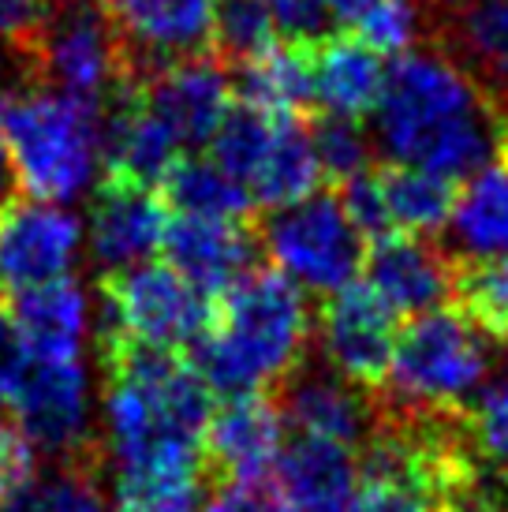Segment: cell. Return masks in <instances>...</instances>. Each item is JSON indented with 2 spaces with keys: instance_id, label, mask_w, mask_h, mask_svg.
<instances>
[{
  "instance_id": "cell-1",
  "label": "cell",
  "mask_w": 508,
  "mask_h": 512,
  "mask_svg": "<svg viewBox=\"0 0 508 512\" xmlns=\"http://www.w3.org/2000/svg\"><path fill=\"white\" fill-rule=\"evenodd\" d=\"M370 135L389 165L449 184L508 154V116L438 49H408L385 68Z\"/></svg>"
},
{
  "instance_id": "cell-2",
  "label": "cell",
  "mask_w": 508,
  "mask_h": 512,
  "mask_svg": "<svg viewBox=\"0 0 508 512\" xmlns=\"http://www.w3.org/2000/svg\"><path fill=\"white\" fill-rule=\"evenodd\" d=\"M105 430L116 468L206 464L213 393L191 359L146 344H101Z\"/></svg>"
},
{
  "instance_id": "cell-3",
  "label": "cell",
  "mask_w": 508,
  "mask_h": 512,
  "mask_svg": "<svg viewBox=\"0 0 508 512\" xmlns=\"http://www.w3.org/2000/svg\"><path fill=\"white\" fill-rule=\"evenodd\" d=\"M311 341V307L284 273L258 266L213 299V322L187 352L210 393L243 397L288 382Z\"/></svg>"
},
{
  "instance_id": "cell-4",
  "label": "cell",
  "mask_w": 508,
  "mask_h": 512,
  "mask_svg": "<svg viewBox=\"0 0 508 512\" xmlns=\"http://www.w3.org/2000/svg\"><path fill=\"white\" fill-rule=\"evenodd\" d=\"M494 374V348L464 311H430L411 318L396 337L378 408L396 419L449 423L471 412Z\"/></svg>"
},
{
  "instance_id": "cell-5",
  "label": "cell",
  "mask_w": 508,
  "mask_h": 512,
  "mask_svg": "<svg viewBox=\"0 0 508 512\" xmlns=\"http://www.w3.org/2000/svg\"><path fill=\"white\" fill-rule=\"evenodd\" d=\"M0 139L34 202L79 199L101 161V109L49 86L0 90Z\"/></svg>"
},
{
  "instance_id": "cell-6",
  "label": "cell",
  "mask_w": 508,
  "mask_h": 512,
  "mask_svg": "<svg viewBox=\"0 0 508 512\" xmlns=\"http://www.w3.org/2000/svg\"><path fill=\"white\" fill-rule=\"evenodd\" d=\"M213 322V299L169 262L101 277V344L131 341L157 352H191Z\"/></svg>"
},
{
  "instance_id": "cell-7",
  "label": "cell",
  "mask_w": 508,
  "mask_h": 512,
  "mask_svg": "<svg viewBox=\"0 0 508 512\" xmlns=\"http://www.w3.org/2000/svg\"><path fill=\"white\" fill-rule=\"evenodd\" d=\"M258 243L266 247L273 270L296 288L325 299L352 285L359 266L367 262L363 232L348 221L340 199L329 191L284 210H269L258 228Z\"/></svg>"
},
{
  "instance_id": "cell-8",
  "label": "cell",
  "mask_w": 508,
  "mask_h": 512,
  "mask_svg": "<svg viewBox=\"0 0 508 512\" xmlns=\"http://www.w3.org/2000/svg\"><path fill=\"white\" fill-rule=\"evenodd\" d=\"M30 60L38 64L49 90L90 101L98 109H105L116 86L131 75L120 30L98 8H71L60 19H49Z\"/></svg>"
},
{
  "instance_id": "cell-9",
  "label": "cell",
  "mask_w": 508,
  "mask_h": 512,
  "mask_svg": "<svg viewBox=\"0 0 508 512\" xmlns=\"http://www.w3.org/2000/svg\"><path fill=\"white\" fill-rule=\"evenodd\" d=\"M4 412L42 453H83L90 441V378L83 359H38L27 352V367L4 400Z\"/></svg>"
},
{
  "instance_id": "cell-10",
  "label": "cell",
  "mask_w": 508,
  "mask_h": 512,
  "mask_svg": "<svg viewBox=\"0 0 508 512\" xmlns=\"http://www.w3.org/2000/svg\"><path fill=\"white\" fill-rule=\"evenodd\" d=\"M396 311L370 285L352 281L325 299L318 314V341L329 370L359 389L385 385L396 352Z\"/></svg>"
},
{
  "instance_id": "cell-11",
  "label": "cell",
  "mask_w": 508,
  "mask_h": 512,
  "mask_svg": "<svg viewBox=\"0 0 508 512\" xmlns=\"http://www.w3.org/2000/svg\"><path fill=\"white\" fill-rule=\"evenodd\" d=\"M441 57L508 116V0H423Z\"/></svg>"
},
{
  "instance_id": "cell-12",
  "label": "cell",
  "mask_w": 508,
  "mask_h": 512,
  "mask_svg": "<svg viewBox=\"0 0 508 512\" xmlns=\"http://www.w3.org/2000/svg\"><path fill=\"white\" fill-rule=\"evenodd\" d=\"M79 217L53 202H12L0 214V288L23 292L64 281L79 255Z\"/></svg>"
},
{
  "instance_id": "cell-13",
  "label": "cell",
  "mask_w": 508,
  "mask_h": 512,
  "mask_svg": "<svg viewBox=\"0 0 508 512\" xmlns=\"http://www.w3.org/2000/svg\"><path fill=\"white\" fill-rule=\"evenodd\" d=\"M142 101L180 146H206L232 109V75L217 53L176 60L142 79Z\"/></svg>"
},
{
  "instance_id": "cell-14",
  "label": "cell",
  "mask_w": 508,
  "mask_h": 512,
  "mask_svg": "<svg viewBox=\"0 0 508 512\" xmlns=\"http://www.w3.org/2000/svg\"><path fill=\"white\" fill-rule=\"evenodd\" d=\"M284 415L269 393L225 397L206 427V468L225 483H266L284 449Z\"/></svg>"
},
{
  "instance_id": "cell-15",
  "label": "cell",
  "mask_w": 508,
  "mask_h": 512,
  "mask_svg": "<svg viewBox=\"0 0 508 512\" xmlns=\"http://www.w3.org/2000/svg\"><path fill=\"white\" fill-rule=\"evenodd\" d=\"M131 75H154L165 64L213 49L217 0H135L113 19Z\"/></svg>"
},
{
  "instance_id": "cell-16",
  "label": "cell",
  "mask_w": 508,
  "mask_h": 512,
  "mask_svg": "<svg viewBox=\"0 0 508 512\" xmlns=\"http://www.w3.org/2000/svg\"><path fill=\"white\" fill-rule=\"evenodd\" d=\"M367 285L378 292L396 314L441 311L456 292V258L430 236L389 232L370 243Z\"/></svg>"
},
{
  "instance_id": "cell-17",
  "label": "cell",
  "mask_w": 508,
  "mask_h": 512,
  "mask_svg": "<svg viewBox=\"0 0 508 512\" xmlns=\"http://www.w3.org/2000/svg\"><path fill=\"white\" fill-rule=\"evenodd\" d=\"M169 214L154 187L101 180L90 206V255L105 277L146 266L165 243Z\"/></svg>"
},
{
  "instance_id": "cell-18",
  "label": "cell",
  "mask_w": 508,
  "mask_h": 512,
  "mask_svg": "<svg viewBox=\"0 0 508 512\" xmlns=\"http://www.w3.org/2000/svg\"><path fill=\"white\" fill-rule=\"evenodd\" d=\"M284 427H292L303 438L337 441L348 449H363L381 423L378 400H370L367 389L340 378L337 370H303L284 382L281 393Z\"/></svg>"
},
{
  "instance_id": "cell-19",
  "label": "cell",
  "mask_w": 508,
  "mask_h": 512,
  "mask_svg": "<svg viewBox=\"0 0 508 512\" xmlns=\"http://www.w3.org/2000/svg\"><path fill=\"white\" fill-rule=\"evenodd\" d=\"M258 236L247 221H213V217H169L161 251L169 266L202 296H225L228 288L258 270Z\"/></svg>"
},
{
  "instance_id": "cell-20",
  "label": "cell",
  "mask_w": 508,
  "mask_h": 512,
  "mask_svg": "<svg viewBox=\"0 0 508 512\" xmlns=\"http://www.w3.org/2000/svg\"><path fill=\"white\" fill-rule=\"evenodd\" d=\"M273 475L277 490L299 512H344L359 490L363 460L348 445L296 434L284 441Z\"/></svg>"
},
{
  "instance_id": "cell-21",
  "label": "cell",
  "mask_w": 508,
  "mask_h": 512,
  "mask_svg": "<svg viewBox=\"0 0 508 512\" xmlns=\"http://www.w3.org/2000/svg\"><path fill=\"white\" fill-rule=\"evenodd\" d=\"M19 337L38 359H83L90 329V299L71 277L12 292L8 299Z\"/></svg>"
},
{
  "instance_id": "cell-22",
  "label": "cell",
  "mask_w": 508,
  "mask_h": 512,
  "mask_svg": "<svg viewBox=\"0 0 508 512\" xmlns=\"http://www.w3.org/2000/svg\"><path fill=\"white\" fill-rule=\"evenodd\" d=\"M314 105L329 116L363 120L374 113L385 86L381 53L359 38H329L314 45Z\"/></svg>"
},
{
  "instance_id": "cell-23",
  "label": "cell",
  "mask_w": 508,
  "mask_h": 512,
  "mask_svg": "<svg viewBox=\"0 0 508 512\" xmlns=\"http://www.w3.org/2000/svg\"><path fill=\"white\" fill-rule=\"evenodd\" d=\"M322 180L325 176L318 154H314L307 120L303 116H277L273 146H269L258 176L251 180L254 206H266V210L296 206V202L311 199Z\"/></svg>"
},
{
  "instance_id": "cell-24",
  "label": "cell",
  "mask_w": 508,
  "mask_h": 512,
  "mask_svg": "<svg viewBox=\"0 0 508 512\" xmlns=\"http://www.w3.org/2000/svg\"><path fill=\"white\" fill-rule=\"evenodd\" d=\"M449 236L460 258L508 255V154L471 176V184L460 191Z\"/></svg>"
},
{
  "instance_id": "cell-25",
  "label": "cell",
  "mask_w": 508,
  "mask_h": 512,
  "mask_svg": "<svg viewBox=\"0 0 508 512\" xmlns=\"http://www.w3.org/2000/svg\"><path fill=\"white\" fill-rule=\"evenodd\" d=\"M314 49L277 45L236 72L240 101L269 116H303L314 105Z\"/></svg>"
},
{
  "instance_id": "cell-26",
  "label": "cell",
  "mask_w": 508,
  "mask_h": 512,
  "mask_svg": "<svg viewBox=\"0 0 508 512\" xmlns=\"http://www.w3.org/2000/svg\"><path fill=\"white\" fill-rule=\"evenodd\" d=\"M165 199L184 217H213V221H251L254 199L251 191L232 180L221 165L206 157H180L161 180Z\"/></svg>"
},
{
  "instance_id": "cell-27",
  "label": "cell",
  "mask_w": 508,
  "mask_h": 512,
  "mask_svg": "<svg viewBox=\"0 0 508 512\" xmlns=\"http://www.w3.org/2000/svg\"><path fill=\"white\" fill-rule=\"evenodd\" d=\"M378 176L385 202H389L393 232L434 240L441 228H449L456 199H460V184H449L423 169H404V165H381Z\"/></svg>"
},
{
  "instance_id": "cell-28",
  "label": "cell",
  "mask_w": 508,
  "mask_h": 512,
  "mask_svg": "<svg viewBox=\"0 0 508 512\" xmlns=\"http://www.w3.org/2000/svg\"><path fill=\"white\" fill-rule=\"evenodd\" d=\"M202 471L206 464L113 468V505L116 512H202Z\"/></svg>"
},
{
  "instance_id": "cell-29",
  "label": "cell",
  "mask_w": 508,
  "mask_h": 512,
  "mask_svg": "<svg viewBox=\"0 0 508 512\" xmlns=\"http://www.w3.org/2000/svg\"><path fill=\"white\" fill-rule=\"evenodd\" d=\"M273 131H277V116L269 113H258L251 105H243L236 101L228 116L221 120V128L213 135V165H221V169L232 176V180H240L247 191H251V180L258 176L262 169V161H266L269 146H273Z\"/></svg>"
},
{
  "instance_id": "cell-30",
  "label": "cell",
  "mask_w": 508,
  "mask_h": 512,
  "mask_svg": "<svg viewBox=\"0 0 508 512\" xmlns=\"http://www.w3.org/2000/svg\"><path fill=\"white\" fill-rule=\"evenodd\" d=\"M452 299L486 337L508 341V255L460 258Z\"/></svg>"
},
{
  "instance_id": "cell-31",
  "label": "cell",
  "mask_w": 508,
  "mask_h": 512,
  "mask_svg": "<svg viewBox=\"0 0 508 512\" xmlns=\"http://www.w3.org/2000/svg\"><path fill=\"white\" fill-rule=\"evenodd\" d=\"M467 449L482 471L508 483V348L467 412Z\"/></svg>"
},
{
  "instance_id": "cell-32",
  "label": "cell",
  "mask_w": 508,
  "mask_h": 512,
  "mask_svg": "<svg viewBox=\"0 0 508 512\" xmlns=\"http://www.w3.org/2000/svg\"><path fill=\"white\" fill-rule=\"evenodd\" d=\"M281 45L277 19L266 0H217V27H213V53L225 64H251Z\"/></svg>"
},
{
  "instance_id": "cell-33",
  "label": "cell",
  "mask_w": 508,
  "mask_h": 512,
  "mask_svg": "<svg viewBox=\"0 0 508 512\" xmlns=\"http://www.w3.org/2000/svg\"><path fill=\"white\" fill-rule=\"evenodd\" d=\"M307 128L325 180L344 184L359 172L374 169V135L363 128V120L318 113L307 120Z\"/></svg>"
},
{
  "instance_id": "cell-34",
  "label": "cell",
  "mask_w": 508,
  "mask_h": 512,
  "mask_svg": "<svg viewBox=\"0 0 508 512\" xmlns=\"http://www.w3.org/2000/svg\"><path fill=\"white\" fill-rule=\"evenodd\" d=\"M8 512H113L101 494L98 475L86 464H68V468L42 475L30 494L15 501Z\"/></svg>"
},
{
  "instance_id": "cell-35",
  "label": "cell",
  "mask_w": 508,
  "mask_h": 512,
  "mask_svg": "<svg viewBox=\"0 0 508 512\" xmlns=\"http://www.w3.org/2000/svg\"><path fill=\"white\" fill-rule=\"evenodd\" d=\"M42 479V449L8 412H0V512L30 494Z\"/></svg>"
},
{
  "instance_id": "cell-36",
  "label": "cell",
  "mask_w": 508,
  "mask_h": 512,
  "mask_svg": "<svg viewBox=\"0 0 508 512\" xmlns=\"http://www.w3.org/2000/svg\"><path fill=\"white\" fill-rule=\"evenodd\" d=\"M337 199L344 206L348 221L363 232V240L374 243L393 232V217H389V202H385V191H381L378 169H367L352 176V180H344Z\"/></svg>"
},
{
  "instance_id": "cell-37",
  "label": "cell",
  "mask_w": 508,
  "mask_h": 512,
  "mask_svg": "<svg viewBox=\"0 0 508 512\" xmlns=\"http://www.w3.org/2000/svg\"><path fill=\"white\" fill-rule=\"evenodd\" d=\"M266 4L288 45H307V49H314V45L329 42L333 19L325 12V0H266Z\"/></svg>"
},
{
  "instance_id": "cell-38",
  "label": "cell",
  "mask_w": 508,
  "mask_h": 512,
  "mask_svg": "<svg viewBox=\"0 0 508 512\" xmlns=\"http://www.w3.org/2000/svg\"><path fill=\"white\" fill-rule=\"evenodd\" d=\"M49 19V0H0V42L30 57Z\"/></svg>"
},
{
  "instance_id": "cell-39",
  "label": "cell",
  "mask_w": 508,
  "mask_h": 512,
  "mask_svg": "<svg viewBox=\"0 0 508 512\" xmlns=\"http://www.w3.org/2000/svg\"><path fill=\"white\" fill-rule=\"evenodd\" d=\"M202 512H299L269 483H221L213 490Z\"/></svg>"
},
{
  "instance_id": "cell-40",
  "label": "cell",
  "mask_w": 508,
  "mask_h": 512,
  "mask_svg": "<svg viewBox=\"0 0 508 512\" xmlns=\"http://www.w3.org/2000/svg\"><path fill=\"white\" fill-rule=\"evenodd\" d=\"M23 367H27V344L19 337V326H15L8 299L0 296V408H4V400L12 397Z\"/></svg>"
},
{
  "instance_id": "cell-41",
  "label": "cell",
  "mask_w": 508,
  "mask_h": 512,
  "mask_svg": "<svg viewBox=\"0 0 508 512\" xmlns=\"http://www.w3.org/2000/svg\"><path fill=\"white\" fill-rule=\"evenodd\" d=\"M378 4L381 0H325V12H329V19H333V27L352 30L355 34V27H359Z\"/></svg>"
},
{
  "instance_id": "cell-42",
  "label": "cell",
  "mask_w": 508,
  "mask_h": 512,
  "mask_svg": "<svg viewBox=\"0 0 508 512\" xmlns=\"http://www.w3.org/2000/svg\"><path fill=\"white\" fill-rule=\"evenodd\" d=\"M15 191H19V176H15L8 146H4V139H0V214L15 202Z\"/></svg>"
},
{
  "instance_id": "cell-43",
  "label": "cell",
  "mask_w": 508,
  "mask_h": 512,
  "mask_svg": "<svg viewBox=\"0 0 508 512\" xmlns=\"http://www.w3.org/2000/svg\"><path fill=\"white\" fill-rule=\"evenodd\" d=\"M90 4H94V8H98L101 15H109V19H116V15H124L127 8L135 4V0H90Z\"/></svg>"
}]
</instances>
